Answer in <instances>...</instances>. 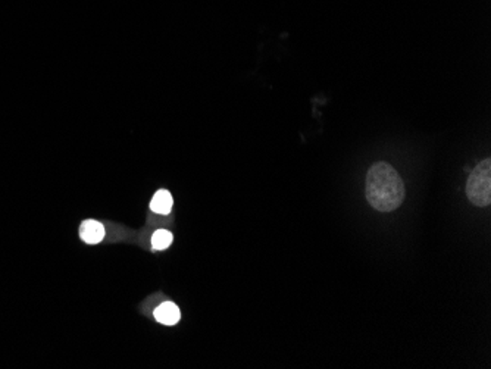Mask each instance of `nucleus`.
<instances>
[{
    "label": "nucleus",
    "instance_id": "obj_6",
    "mask_svg": "<svg viewBox=\"0 0 491 369\" xmlns=\"http://www.w3.org/2000/svg\"><path fill=\"white\" fill-rule=\"evenodd\" d=\"M172 243V234L167 230H158L152 237V246L155 250H165Z\"/></svg>",
    "mask_w": 491,
    "mask_h": 369
},
{
    "label": "nucleus",
    "instance_id": "obj_2",
    "mask_svg": "<svg viewBox=\"0 0 491 369\" xmlns=\"http://www.w3.org/2000/svg\"><path fill=\"white\" fill-rule=\"evenodd\" d=\"M466 196L469 202L478 208L488 206L491 203V160L486 159L470 172L466 182Z\"/></svg>",
    "mask_w": 491,
    "mask_h": 369
},
{
    "label": "nucleus",
    "instance_id": "obj_1",
    "mask_svg": "<svg viewBox=\"0 0 491 369\" xmlns=\"http://www.w3.org/2000/svg\"><path fill=\"white\" fill-rule=\"evenodd\" d=\"M366 199L378 212H392L403 203L405 184L387 162H376L366 176Z\"/></svg>",
    "mask_w": 491,
    "mask_h": 369
},
{
    "label": "nucleus",
    "instance_id": "obj_4",
    "mask_svg": "<svg viewBox=\"0 0 491 369\" xmlns=\"http://www.w3.org/2000/svg\"><path fill=\"white\" fill-rule=\"evenodd\" d=\"M181 318L180 309L172 302H165L156 307L155 320L163 325H176Z\"/></svg>",
    "mask_w": 491,
    "mask_h": 369
},
{
    "label": "nucleus",
    "instance_id": "obj_5",
    "mask_svg": "<svg viewBox=\"0 0 491 369\" xmlns=\"http://www.w3.org/2000/svg\"><path fill=\"white\" fill-rule=\"evenodd\" d=\"M172 196L168 190H159L150 202V209L155 213L168 215L172 209Z\"/></svg>",
    "mask_w": 491,
    "mask_h": 369
},
{
    "label": "nucleus",
    "instance_id": "obj_3",
    "mask_svg": "<svg viewBox=\"0 0 491 369\" xmlns=\"http://www.w3.org/2000/svg\"><path fill=\"white\" fill-rule=\"evenodd\" d=\"M80 235L81 239H83V241H86L87 244H97L105 237V228L100 222L88 219L81 224Z\"/></svg>",
    "mask_w": 491,
    "mask_h": 369
}]
</instances>
